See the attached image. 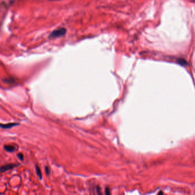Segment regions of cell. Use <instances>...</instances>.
Wrapping results in <instances>:
<instances>
[{
    "instance_id": "8",
    "label": "cell",
    "mask_w": 195,
    "mask_h": 195,
    "mask_svg": "<svg viewBox=\"0 0 195 195\" xmlns=\"http://www.w3.org/2000/svg\"><path fill=\"white\" fill-rule=\"evenodd\" d=\"M105 194L107 195L110 194V189L108 188H106L105 189Z\"/></svg>"
},
{
    "instance_id": "9",
    "label": "cell",
    "mask_w": 195,
    "mask_h": 195,
    "mask_svg": "<svg viewBox=\"0 0 195 195\" xmlns=\"http://www.w3.org/2000/svg\"><path fill=\"white\" fill-rule=\"evenodd\" d=\"M45 172H46V173L48 175L49 174V168L48 167H45Z\"/></svg>"
},
{
    "instance_id": "5",
    "label": "cell",
    "mask_w": 195,
    "mask_h": 195,
    "mask_svg": "<svg viewBox=\"0 0 195 195\" xmlns=\"http://www.w3.org/2000/svg\"><path fill=\"white\" fill-rule=\"evenodd\" d=\"M36 170L37 175L39 176V177H40V179H42V173H41V170H40V168L38 166H36Z\"/></svg>"
},
{
    "instance_id": "6",
    "label": "cell",
    "mask_w": 195,
    "mask_h": 195,
    "mask_svg": "<svg viewBox=\"0 0 195 195\" xmlns=\"http://www.w3.org/2000/svg\"><path fill=\"white\" fill-rule=\"evenodd\" d=\"M178 63L180 64L181 65H187L188 64L187 62V61L184 60V59H182V58H180L178 60Z\"/></svg>"
},
{
    "instance_id": "7",
    "label": "cell",
    "mask_w": 195,
    "mask_h": 195,
    "mask_svg": "<svg viewBox=\"0 0 195 195\" xmlns=\"http://www.w3.org/2000/svg\"><path fill=\"white\" fill-rule=\"evenodd\" d=\"M18 157L20 159V160H24V156L21 153H20L18 154Z\"/></svg>"
},
{
    "instance_id": "1",
    "label": "cell",
    "mask_w": 195,
    "mask_h": 195,
    "mask_svg": "<svg viewBox=\"0 0 195 195\" xmlns=\"http://www.w3.org/2000/svg\"><path fill=\"white\" fill-rule=\"evenodd\" d=\"M67 33V29L62 28L53 30L49 36V39H56L64 36Z\"/></svg>"
},
{
    "instance_id": "2",
    "label": "cell",
    "mask_w": 195,
    "mask_h": 195,
    "mask_svg": "<svg viewBox=\"0 0 195 195\" xmlns=\"http://www.w3.org/2000/svg\"><path fill=\"white\" fill-rule=\"evenodd\" d=\"M18 165H15V164H8V165H6V166H2L1 167V169H0V171L1 173H3V172H5V171L9 170V169H12L13 168L15 167L16 166H17Z\"/></svg>"
},
{
    "instance_id": "4",
    "label": "cell",
    "mask_w": 195,
    "mask_h": 195,
    "mask_svg": "<svg viewBox=\"0 0 195 195\" xmlns=\"http://www.w3.org/2000/svg\"><path fill=\"white\" fill-rule=\"evenodd\" d=\"M4 149L6 151L8 152H13L15 149L14 147L12 145H5L4 146Z\"/></svg>"
},
{
    "instance_id": "10",
    "label": "cell",
    "mask_w": 195,
    "mask_h": 195,
    "mask_svg": "<svg viewBox=\"0 0 195 195\" xmlns=\"http://www.w3.org/2000/svg\"><path fill=\"white\" fill-rule=\"evenodd\" d=\"M52 1H53V0H52Z\"/></svg>"
},
{
    "instance_id": "3",
    "label": "cell",
    "mask_w": 195,
    "mask_h": 195,
    "mask_svg": "<svg viewBox=\"0 0 195 195\" xmlns=\"http://www.w3.org/2000/svg\"><path fill=\"white\" fill-rule=\"evenodd\" d=\"M18 124L17 123H8L6 124H1V127L4 129H8L11 128L14 126H17Z\"/></svg>"
}]
</instances>
